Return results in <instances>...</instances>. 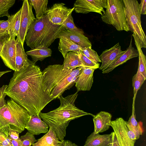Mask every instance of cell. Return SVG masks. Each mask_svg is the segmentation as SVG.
Segmentation results:
<instances>
[{"mask_svg": "<svg viewBox=\"0 0 146 146\" xmlns=\"http://www.w3.org/2000/svg\"><path fill=\"white\" fill-rule=\"evenodd\" d=\"M139 9L141 15L146 14V0H141L139 4Z\"/></svg>", "mask_w": 146, "mask_h": 146, "instance_id": "f35d334b", "label": "cell"}, {"mask_svg": "<svg viewBox=\"0 0 146 146\" xmlns=\"http://www.w3.org/2000/svg\"><path fill=\"white\" fill-rule=\"evenodd\" d=\"M106 9L101 16L103 22L112 25L118 31H129L123 0H106Z\"/></svg>", "mask_w": 146, "mask_h": 146, "instance_id": "8992f818", "label": "cell"}, {"mask_svg": "<svg viewBox=\"0 0 146 146\" xmlns=\"http://www.w3.org/2000/svg\"><path fill=\"white\" fill-rule=\"evenodd\" d=\"M16 42L15 71H19L22 68L26 67L29 65V59L28 58L27 55L25 52L24 48L17 38L16 39Z\"/></svg>", "mask_w": 146, "mask_h": 146, "instance_id": "ffe728a7", "label": "cell"}, {"mask_svg": "<svg viewBox=\"0 0 146 146\" xmlns=\"http://www.w3.org/2000/svg\"><path fill=\"white\" fill-rule=\"evenodd\" d=\"M109 125L113 129L120 146H134L135 135L129 129L127 121L119 117L111 121Z\"/></svg>", "mask_w": 146, "mask_h": 146, "instance_id": "ba28073f", "label": "cell"}, {"mask_svg": "<svg viewBox=\"0 0 146 146\" xmlns=\"http://www.w3.org/2000/svg\"><path fill=\"white\" fill-rule=\"evenodd\" d=\"M126 51L121 50L118 42L109 49L102 52L100 56L102 64L99 68L102 71L112 65Z\"/></svg>", "mask_w": 146, "mask_h": 146, "instance_id": "4fadbf2b", "label": "cell"}, {"mask_svg": "<svg viewBox=\"0 0 146 146\" xmlns=\"http://www.w3.org/2000/svg\"><path fill=\"white\" fill-rule=\"evenodd\" d=\"M29 2L34 7L36 12V18L41 17L45 15L48 9L47 0H29Z\"/></svg>", "mask_w": 146, "mask_h": 146, "instance_id": "83f0119b", "label": "cell"}, {"mask_svg": "<svg viewBox=\"0 0 146 146\" xmlns=\"http://www.w3.org/2000/svg\"><path fill=\"white\" fill-rule=\"evenodd\" d=\"M112 135V132L103 135L93 132L87 137L83 146H109Z\"/></svg>", "mask_w": 146, "mask_h": 146, "instance_id": "d6986e66", "label": "cell"}, {"mask_svg": "<svg viewBox=\"0 0 146 146\" xmlns=\"http://www.w3.org/2000/svg\"><path fill=\"white\" fill-rule=\"evenodd\" d=\"M79 57L83 65V67L91 68L95 70L99 68V63L95 62L88 58L81 52L78 53Z\"/></svg>", "mask_w": 146, "mask_h": 146, "instance_id": "836d02e7", "label": "cell"}, {"mask_svg": "<svg viewBox=\"0 0 146 146\" xmlns=\"http://www.w3.org/2000/svg\"><path fill=\"white\" fill-rule=\"evenodd\" d=\"M58 48L64 58L68 52H81L82 48L72 41L61 38H59Z\"/></svg>", "mask_w": 146, "mask_h": 146, "instance_id": "d4e9b609", "label": "cell"}, {"mask_svg": "<svg viewBox=\"0 0 146 146\" xmlns=\"http://www.w3.org/2000/svg\"><path fill=\"white\" fill-rule=\"evenodd\" d=\"M31 117L26 109L13 99H9L0 108V131L8 134L10 127L21 133L24 131Z\"/></svg>", "mask_w": 146, "mask_h": 146, "instance_id": "5b68a950", "label": "cell"}, {"mask_svg": "<svg viewBox=\"0 0 146 146\" xmlns=\"http://www.w3.org/2000/svg\"><path fill=\"white\" fill-rule=\"evenodd\" d=\"M71 13L67 18L62 25L64 29L68 31H75L84 34L83 31L81 29L78 28L74 24L73 18Z\"/></svg>", "mask_w": 146, "mask_h": 146, "instance_id": "4dcf8cb0", "label": "cell"}, {"mask_svg": "<svg viewBox=\"0 0 146 146\" xmlns=\"http://www.w3.org/2000/svg\"><path fill=\"white\" fill-rule=\"evenodd\" d=\"M74 7L77 13L87 14L94 12L102 15L106 8V0H77Z\"/></svg>", "mask_w": 146, "mask_h": 146, "instance_id": "8fae6325", "label": "cell"}, {"mask_svg": "<svg viewBox=\"0 0 146 146\" xmlns=\"http://www.w3.org/2000/svg\"><path fill=\"white\" fill-rule=\"evenodd\" d=\"M9 138L13 146H22L21 141L20 138L18 139L15 140Z\"/></svg>", "mask_w": 146, "mask_h": 146, "instance_id": "b9f144b4", "label": "cell"}, {"mask_svg": "<svg viewBox=\"0 0 146 146\" xmlns=\"http://www.w3.org/2000/svg\"><path fill=\"white\" fill-rule=\"evenodd\" d=\"M63 67V64L49 65L42 71L43 90L53 100L73 86L83 67L72 71L64 70Z\"/></svg>", "mask_w": 146, "mask_h": 146, "instance_id": "3957f363", "label": "cell"}, {"mask_svg": "<svg viewBox=\"0 0 146 146\" xmlns=\"http://www.w3.org/2000/svg\"><path fill=\"white\" fill-rule=\"evenodd\" d=\"M95 69L83 67L75 82L77 91H89L94 82V72Z\"/></svg>", "mask_w": 146, "mask_h": 146, "instance_id": "5bb4252c", "label": "cell"}, {"mask_svg": "<svg viewBox=\"0 0 146 146\" xmlns=\"http://www.w3.org/2000/svg\"><path fill=\"white\" fill-rule=\"evenodd\" d=\"M109 146H120L114 132H112V135Z\"/></svg>", "mask_w": 146, "mask_h": 146, "instance_id": "ab89813d", "label": "cell"}, {"mask_svg": "<svg viewBox=\"0 0 146 146\" xmlns=\"http://www.w3.org/2000/svg\"><path fill=\"white\" fill-rule=\"evenodd\" d=\"M9 133L8 137L12 139L17 140L19 139V133L17 131L14 130L9 127Z\"/></svg>", "mask_w": 146, "mask_h": 146, "instance_id": "74e56055", "label": "cell"}, {"mask_svg": "<svg viewBox=\"0 0 146 146\" xmlns=\"http://www.w3.org/2000/svg\"><path fill=\"white\" fill-rule=\"evenodd\" d=\"M58 145H59V144L58 145H56V146H58Z\"/></svg>", "mask_w": 146, "mask_h": 146, "instance_id": "f6af8a7d", "label": "cell"}, {"mask_svg": "<svg viewBox=\"0 0 146 146\" xmlns=\"http://www.w3.org/2000/svg\"><path fill=\"white\" fill-rule=\"evenodd\" d=\"M78 92L77 91L75 93L65 97L60 95L58 98L60 102L58 108L46 113L40 112L39 114L40 118L49 127L52 128L61 141L64 140L66 128L71 120L86 115L95 116L76 106L75 102Z\"/></svg>", "mask_w": 146, "mask_h": 146, "instance_id": "7a4b0ae2", "label": "cell"}, {"mask_svg": "<svg viewBox=\"0 0 146 146\" xmlns=\"http://www.w3.org/2000/svg\"><path fill=\"white\" fill-rule=\"evenodd\" d=\"M9 38L8 20H0V41L4 42Z\"/></svg>", "mask_w": 146, "mask_h": 146, "instance_id": "d6a6232c", "label": "cell"}, {"mask_svg": "<svg viewBox=\"0 0 146 146\" xmlns=\"http://www.w3.org/2000/svg\"><path fill=\"white\" fill-rule=\"evenodd\" d=\"M63 29L62 25L53 24L46 15L36 19L32 23L27 32L25 41L31 49L42 45L48 47Z\"/></svg>", "mask_w": 146, "mask_h": 146, "instance_id": "277c9868", "label": "cell"}, {"mask_svg": "<svg viewBox=\"0 0 146 146\" xmlns=\"http://www.w3.org/2000/svg\"><path fill=\"white\" fill-rule=\"evenodd\" d=\"M3 44L4 42H3L0 41V53L1 51Z\"/></svg>", "mask_w": 146, "mask_h": 146, "instance_id": "ee69618b", "label": "cell"}, {"mask_svg": "<svg viewBox=\"0 0 146 146\" xmlns=\"http://www.w3.org/2000/svg\"><path fill=\"white\" fill-rule=\"evenodd\" d=\"M81 52L92 61L96 63L102 62L97 52L92 49V47L82 48Z\"/></svg>", "mask_w": 146, "mask_h": 146, "instance_id": "1f68e13d", "label": "cell"}, {"mask_svg": "<svg viewBox=\"0 0 146 146\" xmlns=\"http://www.w3.org/2000/svg\"><path fill=\"white\" fill-rule=\"evenodd\" d=\"M49 127L48 131L32 146H56L61 142L59 140L52 128Z\"/></svg>", "mask_w": 146, "mask_h": 146, "instance_id": "603a6c76", "label": "cell"}, {"mask_svg": "<svg viewBox=\"0 0 146 146\" xmlns=\"http://www.w3.org/2000/svg\"><path fill=\"white\" fill-rule=\"evenodd\" d=\"M146 78L143 76L137 70L136 73L132 78V85L133 88L134 97L133 102L136 97L138 91L143 84Z\"/></svg>", "mask_w": 146, "mask_h": 146, "instance_id": "f1b7e54d", "label": "cell"}, {"mask_svg": "<svg viewBox=\"0 0 146 146\" xmlns=\"http://www.w3.org/2000/svg\"><path fill=\"white\" fill-rule=\"evenodd\" d=\"M132 36L134 38L139 55V64L137 70L146 78V57L142 51L138 37L134 33H133Z\"/></svg>", "mask_w": 146, "mask_h": 146, "instance_id": "484cf974", "label": "cell"}, {"mask_svg": "<svg viewBox=\"0 0 146 146\" xmlns=\"http://www.w3.org/2000/svg\"><path fill=\"white\" fill-rule=\"evenodd\" d=\"M16 42L15 38H10L4 42L0 57L8 68L15 71Z\"/></svg>", "mask_w": 146, "mask_h": 146, "instance_id": "7c38bea8", "label": "cell"}, {"mask_svg": "<svg viewBox=\"0 0 146 146\" xmlns=\"http://www.w3.org/2000/svg\"><path fill=\"white\" fill-rule=\"evenodd\" d=\"M112 115L107 112L101 111L93 117L94 128L93 133H99L108 130L110 128Z\"/></svg>", "mask_w": 146, "mask_h": 146, "instance_id": "2e32d148", "label": "cell"}, {"mask_svg": "<svg viewBox=\"0 0 146 146\" xmlns=\"http://www.w3.org/2000/svg\"><path fill=\"white\" fill-rule=\"evenodd\" d=\"M15 1V0H0V17H9V10L14 5Z\"/></svg>", "mask_w": 146, "mask_h": 146, "instance_id": "f546056e", "label": "cell"}, {"mask_svg": "<svg viewBox=\"0 0 146 146\" xmlns=\"http://www.w3.org/2000/svg\"><path fill=\"white\" fill-rule=\"evenodd\" d=\"M126 21L129 31L139 38L141 48H146V37L142 28L139 3L137 0H123Z\"/></svg>", "mask_w": 146, "mask_h": 146, "instance_id": "52a82bcc", "label": "cell"}, {"mask_svg": "<svg viewBox=\"0 0 146 146\" xmlns=\"http://www.w3.org/2000/svg\"><path fill=\"white\" fill-rule=\"evenodd\" d=\"M0 146H2V145H0Z\"/></svg>", "mask_w": 146, "mask_h": 146, "instance_id": "bcb514c9", "label": "cell"}, {"mask_svg": "<svg viewBox=\"0 0 146 146\" xmlns=\"http://www.w3.org/2000/svg\"><path fill=\"white\" fill-rule=\"evenodd\" d=\"M79 53L70 51L67 53L64 58L63 70L72 71L78 67H83L79 56Z\"/></svg>", "mask_w": 146, "mask_h": 146, "instance_id": "7402d4cb", "label": "cell"}, {"mask_svg": "<svg viewBox=\"0 0 146 146\" xmlns=\"http://www.w3.org/2000/svg\"><path fill=\"white\" fill-rule=\"evenodd\" d=\"M58 146H78L75 143L69 140H64L61 141Z\"/></svg>", "mask_w": 146, "mask_h": 146, "instance_id": "60d3db41", "label": "cell"}, {"mask_svg": "<svg viewBox=\"0 0 146 146\" xmlns=\"http://www.w3.org/2000/svg\"><path fill=\"white\" fill-rule=\"evenodd\" d=\"M11 71V70H7L3 71H0V78L4 74Z\"/></svg>", "mask_w": 146, "mask_h": 146, "instance_id": "7bdbcfd3", "label": "cell"}, {"mask_svg": "<svg viewBox=\"0 0 146 146\" xmlns=\"http://www.w3.org/2000/svg\"><path fill=\"white\" fill-rule=\"evenodd\" d=\"M8 87V85H3L0 88V108L3 107L6 104L5 97L6 96L5 92Z\"/></svg>", "mask_w": 146, "mask_h": 146, "instance_id": "8d00e7d4", "label": "cell"}, {"mask_svg": "<svg viewBox=\"0 0 146 146\" xmlns=\"http://www.w3.org/2000/svg\"><path fill=\"white\" fill-rule=\"evenodd\" d=\"M63 3L53 4L48 9L45 14L48 20L53 24L62 25L69 15L74 10V8H69Z\"/></svg>", "mask_w": 146, "mask_h": 146, "instance_id": "30bf717a", "label": "cell"}, {"mask_svg": "<svg viewBox=\"0 0 146 146\" xmlns=\"http://www.w3.org/2000/svg\"><path fill=\"white\" fill-rule=\"evenodd\" d=\"M138 56L137 50L132 46L131 37L129 45L125 52L112 65L102 71V73L106 74L111 72L115 68L126 62L128 60Z\"/></svg>", "mask_w": 146, "mask_h": 146, "instance_id": "ac0fdd59", "label": "cell"}, {"mask_svg": "<svg viewBox=\"0 0 146 146\" xmlns=\"http://www.w3.org/2000/svg\"><path fill=\"white\" fill-rule=\"evenodd\" d=\"M0 145L2 146H13L8 136L0 131Z\"/></svg>", "mask_w": 146, "mask_h": 146, "instance_id": "d590c367", "label": "cell"}, {"mask_svg": "<svg viewBox=\"0 0 146 146\" xmlns=\"http://www.w3.org/2000/svg\"><path fill=\"white\" fill-rule=\"evenodd\" d=\"M33 6L28 0L23 1L21 7L20 26L17 38L20 42L23 47L28 31L32 23L36 19L32 11Z\"/></svg>", "mask_w": 146, "mask_h": 146, "instance_id": "9c48e42d", "label": "cell"}, {"mask_svg": "<svg viewBox=\"0 0 146 146\" xmlns=\"http://www.w3.org/2000/svg\"><path fill=\"white\" fill-rule=\"evenodd\" d=\"M20 138L21 141L22 146H31L37 141L34 135L28 131L24 135L21 136Z\"/></svg>", "mask_w": 146, "mask_h": 146, "instance_id": "e575fe53", "label": "cell"}, {"mask_svg": "<svg viewBox=\"0 0 146 146\" xmlns=\"http://www.w3.org/2000/svg\"><path fill=\"white\" fill-rule=\"evenodd\" d=\"M21 9L8 18L9 33L10 38H15L18 35L20 26Z\"/></svg>", "mask_w": 146, "mask_h": 146, "instance_id": "cb8c5ba5", "label": "cell"}, {"mask_svg": "<svg viewBox=\"0 0 146 146\" xmlns=\"http://www.w3.org/2000/svg\"><path fill=\"white\" fill-rule=\"evenodd\" d=\"M134 103V102H133L132 115L127 122L129 129L135 134L137 140L139 138L141 135H142L143 131L139 124L136 119Z\"/></svg>", "mask_w": 146, "mask_h": 146, "instance_id": "4316f807", "label": "cell"}, {"mask_svg": "<svg viewBox=\"0 0 146 146\" xmlns=\"http://www.w3.org/2000/svg\"><path fill=\"white\" fill-rule=\"evenodd\" d=\"M14 71L5 93L26 109L31 116L39 117L41 111L53 99L43 90L42 72L35 63Z\"/></svg>", "mask_w": 146, "mask_h": 146, "instance_id": "6da1fadb", "label": "cell"}, {"mask_svg": "<svg viewBox=\"0 0 146 146\" xmlns=\"http://www.w3.org/2000/svg\"><path fill=\"white\" fill-rule=\"evenodd\" d=\"M49 126L39 117L31 116V118L25 128L33 135H39L46 133L48 131Z\"/></svg>", "mask_w": 146, "mask_h": 146, "instance_id": "e0dca14e", "label": "cell"}, {"mask_svg": "<svg viewBox=\"0 0 146 146\" xmlns=\"http://www.w3.org/2000/svg\"><path fill=\"white\" fill-rule=\"evenodd\" d=\"M61 38L78 44L82 48L92 47V43L88 38L84 34L77 32L63 29L57 35L56 39Z\"/></svg>", "mask_w": 146, "mask_h": 146, "instance_id": "9a60e30c", "label": "cell"}, {"mask_svg": "<svg viewBox=\"0 0 146 146\" xmlns=\"http://www.w3.org/2000/svg\"><path fill=\"white\" fill-rule=\"evenodd\" d=\"M26 53L31 57L32 61L35 63L38 60L42 61L46 58L51 56L52 51L48 47L41 45L31 49Z\"/></svg>", "mask_w": 146, "mask_h": 146, "instance_id": "44dd1931", "label": "cell"}]
</instances>
